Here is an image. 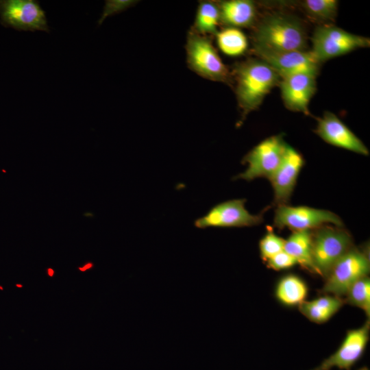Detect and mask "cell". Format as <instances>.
I'll use <instances>...</instances> for the list:
<instances>
[{"label": "cell", "mask_w": 370, "mask_h": 370, "mask_svg": "<svg viewBox=\"0 0 370 370\" xmlns=\"http://www.w3.org/2000/svg\"><path fill=\"white\" fill-rule=\"evenodd\" d=\"M284 250L302 267L314 272L312 260V231H296L285 240Z\"/></svg>", "instance_id": "obj_17"}, {"label": "cell", "mask_w": 370, "mask_h": 370, "mask_svg": "<svg viewBox=\"0 0 370 370\" xmlns=\"http://www.w3.org/2000/svg\"><path fill=\"white\" fill-rule=\"evenodd\" d=\"M254 49L272 52L307 50L304 27L297 16L274 13L262 19L254 32Z\"/></svg>", "instance_id": "obj_1"}, {"label": "cell", "mask_w": 370, "mask_h": 370, "mask_svg": "<svg viewBox=\"0 0 370 370\" xmlns=\"http://www.w3.org/2000/svg\"><path fill=\"white\" fill-rule=\"evenodd\" d=\"M267 262L269 268L276 271L287 269L297 264L295 259L284 250L268 259Z\"/></svg>", "instance_id": "obj_26"}, {"label": "cell", "mask_w": 370, "mask_h": 370, "mask_svg": "<svg viewBox=\"0 0 370 370\" xmlns=\"http://www.w3.org/2000/svg\"><path fill=\"white\" fill-rule=\"evenodd\" d=\"M0 22L18 31L49 32L45 12L35 0H0Z\"/></svg>", "instance_id": "obj_9"}, {"label": "cell", "mask_w": 370, "mask_h": 370, "mask_svg": "<svg viewBox=\"0 0 370 370\" xmlns=\"http://www.w3.org/2000/svg\"><path fill=\"white\" fill-rule=\"evenodd\" d=\"M299 310L307 319L316 323L328 321L336 313L318 304L314 300L303 301L299 305Z\"/></svg>", "instance_id": "obj_23"}, {"label": "cell", "mask_w": 370, "mask_h": 370, "mask_svg": "<svg viewBox=\"0 0 370 370\" xmlns=\"http://www.w3.org/2000/svg\"><path fill=\"white\" fill-rule=\"evenodd\" d=\"M285 240L276 235L271 229H268L259 243L261 258L267 261L284 250Z\"/></svg>", "instance_id": "obj_24"}, {"label": "cell", "mask_w": 370, "mask_h": 370, "mask_svg": "<svg viewBox=\"0 0 370 370\" xmlns=\"http://www.w3.org/2000/svg\"><path fill=\"white\" fill-rule=\"evenodd\" d=\"M236 95L242 113V120L257 109L267 94L279 84L280 77L267 62L250 59L234 69Z\"/></svg>", "instance_id": "obj_2"}, {"label": "cell", "mask_w": 370, "mask_h": 370, "mask_svg": "<svg viewBox=\"0 0 370 370\" xmlns=\"http://www.w3.org/2000/svg\"><path fill=\"white\" fill-rule=\"evenodd\" d=\"M353 247L351 234L342 227L323 225L312 232L314 272L327 274L332 266Z\"/></svg>", "instance_id": "obj_4"}, {"label": "cell", "mask_w": 370, "mask_h": 370, "mask_svg": "<svg viewBox=\"0 0 370 370\" xmlns=\"http://www.w3.org/2000/svg\"><path fill=\"white\" fill-rule=\"evenodd\" d=\"M370 261L366 251L352 247L341 257L325 275L323 292L337 297L345 295L350 286L367 276Z\"/></svg>", "instance_id": "obj_5"}, {"label": "cell", "mask_w": 370, "mask_h": 370, "mask_svg": "<svg viewBox=\"0 0 370 370\" xmlns=\"http://www.w3.org/2000/svg\"><path fill=\"white\" fill-rule=\"evenodd\" d=\"M186 61L189 69L208 80L229 83L230 74L210 39L192 29L186 43Z\"/></svg>", "instance_id": "obj_3"}, {"label": "cell", "mask_w": 370, "mask_h": 370, "mask_svg": "<svg viewBox=\"0 0 370 370\" xmlns=\"http://www.w3.org/2000/svg\"><path fill=\"white\" fill-rule=\"evenodd\" d=\"M308 294L306 283L298 276L288 275L278 283L275 295L283 304L288 306L299 305L305 301Z\"/></svg>", "instance_id": "obj_18"}, {"label": "cell", "mask_w": 370, "mask_h": 370, "mask_svg": "<svg viewBox=\"0 0 370 370\" xmlns=\"http://www.w3.org/2000/svg\"><path fill=\"white\" fill-rule=\"evenodd\" d=\"M220 23L227 27L246 28L256 22L257 10L250 0H227L218 3Z\"/></svg>", "instance_id": "obj_16"}, {"label": "cell", "mask_w": 370, "mask_h": 370, "mask_svg": "<svg viewBox=\"0 0 370 370\" xmlns=\"http://www.w3.org/2000/svg\"><path fill=\"white\" fill-rule=\"evenodd\" d=\"M358 370H369V369L367 367H361V368L358 369Z\"/></svg>", "instance_id": "obj_29"}, {"label": "cell", "mask_w": 370, "mask_h": 370, "mask_svg": "<svg viewBox=\"0 0 370 370\" xmlns=\"http://www.w3.org/2000/svg\"><path fill=\"white\" fill-rule=\"evenodd\" d=\"M286 143L282 135L270 136L255 146L243 158L247 169L234 178L251 181L264 177L269 180L279 167Z\"/></svg>", "instance_id": "obj_7"}, {"label": "cell", "mask_w": 370, "mask_h": 370, "mask_svg": "<svg viewBox=\"0 0 370 370\" xmlns=\"http://www.w3.org/2000/svg\"><path fill=\"white\" fill-rule=\"evenodd\" d=\"M220 23V12L218 3L211 1L199 2L192 29L203 36L216 35Z\"/></svg>", "instance_id": "obj_19"}, {"label": "cell", "mask_w": 370, "mask_h": 370, "mask_svg": "<svg viewBox=\"0 0 370 370\" xmlns=\"http://www.w3.org/2000/svg\"><path fill=\"white\" fill-rule=\"evenodd\" d=\"M215 36L219 49L227 56H239L248 48L247 38L240 29L226 27Z\"/></svg>", "instance_id": "obj_20"}, {"label": "cell", "mask_w": 370, "mask_h": 370, "mask_svg": "<svg viewBox=\"0 0 370 370\" xmlns=\"http://www.w3.org/2000/svg\"><path fill=\"white\" fill-rule=\"evenodd\" d=\"M369 321L362 327L347 332L337 350L319 366L310 370H351L362 357L369 338Z\"/></svg>", "instance_id": "obj_11"}, {"label": "cell", "mask_w": 370, "mask_h": 370, "mask_svg": "<svg viewBox=\"0 0 370 370\" xmlns=\"http://www.w3.org/2000/svg\"><path fill=\"white\" fill-rule=\"evenodd\" d=\"M316 134L328 144L354 153L368 156V148L334 114L325 112L318 119Z\"/></svg>", "instance_id": "obj_14"}, {"label": "cell", "mask_w": 370, "mask_h": 370, "mask_svg": "<svg viewBox=\"0 0 370 370\" xmlns=\"http://www.w3.org/2000/svg\"><path fill=\"white\" fill-rule=\"evenodd\" d=\"M317 76L301 73L280 77L281 95L291 111L309 114L308 105L317 90Z\"/></svg>", "instance_id": "obj_15"}, {"label": "cell", "mask_w": 370, "mask_h": 370, "mask_svg": "<svg viewBox=\"0 0 370 370\" xmlns=\"http://www.w3.org/2000/svg\"><path fill=\"white\" fill-rule=\"evenodd\" d=\"M338 2L336 0H305L303 8L312 18L320 22L333 21L337 14Z\"/></svg>", "instance_id": "obj_21"}, {"label": "cell", "mask_w": 370, "mask_h": 370, "mask_svg": "<svg viewBox=\"0 0 370 370\" xmlns=\"http://www.w3.org/2000/svg\"><path fill=\"white\" fill-rule=\"evenodd\" d=\"M304 160L299 152L286 143L282 160L269 180L273 189V204L287 205L297 183Z\"/></svg>", "instance_id": "obj_13"}, {"label": "cell", "mask_w": 370, "mask_h": 370, "mask_svg": "<svg viewBox=\"0 0 370 370\" xmlns=\"http://www.w3.org/2000/svg\"><path fill=\"white\" fill-rule=\"evenodd\" d=\"M137 2L138 1L135 0L106 1L103 10L98 21V25H101L107 17L119 14L135 5Z\"/></svg>", "instance_id": "obj_25"}, {"label": "cell", "mask_w": 370, "mask_h": 370, "mask_svg": "<svg viewBox=\"0 0 370 370\" xmlns=\"http://www.w3.org/2000/svg\"><path fill=\"white\" fill-rule=\"evenodd\" d=\"M328 224L343 226L341 219L335 213L304 206H277L273 219L275 227L278 229L286 227L293 232L311 231Z\"/></svg>", "instance_id": "obj_8"}, {"label": "cell", "mask_w": 370, "mask_h": 370, "mask_svg": "<svg viewBox=\"0 0 370 370\" xmlns=\"http://www.w3.org/2000/svg\"><path fill=\"white\" fill-rule=\"evenodd\" d=\"M346 301L362 309L367 317L370 314V280L365 276L353 284L347 291Z\"/></svg>", "instance_id": "obj_22"}, {"label": "cell", "mask_w": 370, "mask_h": 370, "mask_svg": "<svg viewBox=\"0 0 370 370\" xmlns=\"http://www.w3.org/2000/svg\"><path fill=\"white\" fill-rule=\"evenodd\" d=\"M93 267H94V264L92 262H87L84 264H83L82 266L77 267V269L80 272L83 273V272H85V271H88L89 269H92Z\"/></svg>", "instance_id": "obj_27"}, {"label": "cell", "mask_w": 370, "mask_h": 370, "mask_svg": "<svg viewBox=\"0 0 370 370\" xmlns=\"http://www.w3.org/2000/svg\"><path fill=\"white\" fill-rule=\"evenodd\" d=\"M311 42L310 51L320 64L370 45L369 38L329 25L317 27Z\"/></svg>", "instance_id": "obj_6"}, {"label": "cell", "mask_w": 370, "mask_h": 370, "mask_svg": "<svg viewBox=\"0 0 370 370\" xmlns=\"http://www.w3.org/2000/svg\"><path fill=\"white\" fill-rule=\"evenodd\" d=\"M259 59L270 65L280 77L301 73L317 76L320 63L310 50L272 52L254 49Z\"/></svg>", "instance_id": "obj_12"}, {"label": "cell", "mask_w": 370, "mask_h": 370, "mask_svg": "<svg viewBox=\"0 0 370 370\" xmlns=\"http://www.w3.org/2000/svg\"><path fill=\"white\" fill-rule=\"evenodd\" d=\"M47 271V274L49 277L50 278H53L54 274H55V271L53 270V269L51 268V267H49L46 270Z\"/></svg>", "instance_id": "obj_28"}, {"label": "cell", "mask_w": 370, "mask_h": 370, "mask_svg": "<svg viewBox=\"0 0 370 370\" xmlns=\"http://www.w3.org/2000/svg\"><path fill=\"white\" fill-rule=\"evenodd\" d=\"M246 199H235L219 203L206 215L195 221L197 228L242 227L258 225L263 221L262 213L251 214L245 206Z\"/></svg>", "instance_id": "obj_10"}]
</instances>
